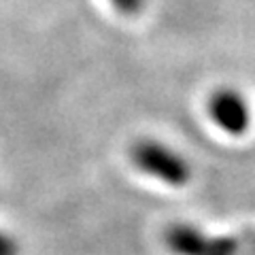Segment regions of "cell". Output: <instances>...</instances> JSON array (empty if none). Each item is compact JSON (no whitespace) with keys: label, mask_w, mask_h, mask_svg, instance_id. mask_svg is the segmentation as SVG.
I'll list each match as a JSON object with an SVG mask.
<instances>
[{"label":"cell","mask_w":255,"mask_h":255,"mask_svg":"<svg viewBox=\"0 0 255 255\" xmlns=\"http://www.w3.org/2000/svg\"><path fill=\"white\" fill-rule=\"evenodd\" d=\"M130 159L136 168L157 181L172 187H181L191 179V166L177 149L162 140L142 138L130 149Z\"/></svg>","instance_id":"1"},{"label":"cell","mask_w":255,"mask_h":255,"mask_svg":"<svg viewBox=\"0 0 255 255\" xmlns=\"http://www.w3.org/2000/svg\"><path fill=\"white\" fill-rule=\"evenodd\" d=\"M209 115L230 136H243L251 126V109L247 98L230 87L217 90L209 98Z\"/></svg>","instance_id":"2"},{"label":"cell","mask_w":255,"mask_h":255,"mask_svg":"<svg viewBox=\"0 0 255 255\" xmlns=\"http://www.w3.org/2000/svg\"><path fill=\"white\" fill-rule=\"evenodd\" d=\"M166 245L177 255H234V243L215 241L187 223H174L166 232Z\"/></svg>","instance_id":"3"},{"label":"cell","mask_w":255,"mask_h":255,"mask_svg":"<svg viewBox=\"0 0 255 255\" xmlns=\"http://www.w3.org/2000/svg\"><path fill=\"white\" fill-rule=\"evenodd\" d=\"M109 2L122 15H138L142 9H145L147 0H109Z\"/></svg>","instance_id":"4"},{"label":"cell","mask_w":255,"mask_h":255,"mask_svg":"<svg viewBox=\"0 0 255 255\" xmlns=\"http://www.w3.org/2000/svg\"><path fill=\"white\" fill-rule=\"evenodd\" d=\"M0 255H19V245L17 241L0 230Z\"/></svg>","instance_id":"5"}]
</instances>
